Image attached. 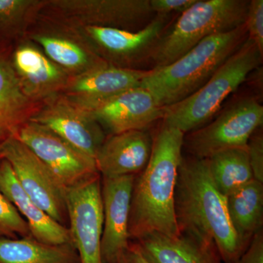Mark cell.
Listing matches in <instances>:
<instances>
[{
  "label": "cell",
  "instance_id": "1",
  "mask_svg": "<svg viewBox=\"0 0 263 263\" xmlns=\"http://www.w3.org/2000/svg\"><path fill=\"white\" fill-rule=\"evenodd\" d=\"M184 134L162 126L153 138L150 160L135 177L132 192L129 236L136 241L152 233L180 235L175 215V190L183 158Z\"/></svg>",
  "mask_w": 263,
  "mask_h": 263
},
{
  "label": "cell",
  "instance_id": "2",
  "mask_svg": "<svg viewBox=\"0 0 263 263\" xmlns=\"http://www.w3.org/2000/svg\"><path fill=\"white\" fill-rule=\"evenodd\" d=\"M175 215L180 233L214 243L224 263L246 250L230 223L227 197L213 181L205 159L183 157L175 190Z\"/></svg>",
  "mask_w": 263,
  "mask_h": 263
},
{
  "label": "cell",
  "instance_id": "3",
  "mask_svg": "<svg viewBox=\"0 0 263 263\" xmlns=\"http://www.w3.org/2000/svg\"><path fill=\"white\" fill-rule=\"evenodd\" d=\"M247 38L245 24L205 38L173 63L151 69L141 86L164 108L179 103L202 87Z\"/></svg>",
  "mask_w": 263,
  "mask_h": 263
},
{
  "label": "cell",
  "instance_id": "4",
  "mask_svg": "<svg viewBox=\"0 0 263 263\" xmlns=\"http://www.w3.org/2000/svg\"><path fill=\"white\" fill-rule=\"evenodd\" d=\"M262 57L257 46L247 38L202 87L164 108L163 125L176 128L185 135L208 124L224 100L260 66Z\"/></svg>",
  "mask_w": 263,
  "mask_h": 263
},
{
  "label": "cell",
  "instance_id": "5",
  "mask_svg": "<svg viewBox=\"0 0 263 263\" xmlns=\"http://www.w3.org/2000/svg\"><path fill=\"white\" fill-rule=\"evenodd\" d=\"M249 5L247 0H197L159 40L151 56L152 69L173 63L205 38L243 25Z\"/></svg>",
  "mask_w": 263,
  "mask_h": 263
},
{
  "label": "cell",
  "instance_id": "6",
  "mask_svg": "<svg viewBox=\"0 0 263 263\" xmlns=\"http://www.w3.org/2000/svg\"><path fill=\"white\" fill-rule=\"evenodd\" d=\"M262 123L263 107L258 100L242 99L212 122L185 134L183 148L191 157L207 159L222 151L247 148Z\"/></svg>",
  "mask_w": 263,
  "mask_h": 263
},
{
  "label": "cell",
  "instance_id": "7",
  "mask_svg": "<svg viewBox=\"0 0 263 263\" xmlns=\"http://www.w3.org/2000/svg\"><path fill=\"white\" fill-rule=\"evenodd\" d=\"M15 138L42 161L67 191L100 176L94 159L41 124L29 121Z\"/></svg>",
  "mask_w": 263,
  "mask_h": 263
},
{
  "label": "cell",
  "instance_id": "8",
  "mask_svg": "<svg viewBox=\"0 0 263 263\" xmlns=\"http://www.w3.org/2000/svg\"><path fill=\"white\" fill-rule=\"evenodd\" d=\"M0 155L9 162L21 186L34 203L62 226L69 224L67 190L42 161L15 137L0 146Z\"/></svg>",
  "mask_w": 263,
  "mask_h": 263
},
{
  "label": "cell",
  "instance_id": "9",
  "mask_svg": "<svg viewBox=\"0 0 263 263\" xmlns=\"http://www.w3.org/2000/svg\"><path fill=\"white\" fill-rule=\"evenodd\" d=\"M170 21L169 16L156 15L138 31L86 25L84 32L94 45L95 51L108 64L138 69L143 62H150L152 51L168 28Z\"/></svg>",
  "mask_w": 263,
  "mask_h": 263
},
{
  "label": "cell",
  "instance_id": "10",
  "mask_svg": "<svg viewBox=\"0 0 263 263\" xmlns=\"http://www.w3.org/2000/svg\"><path fill=\"white\" fill-rule=\"evenodd\" d=\"M72 101L92 116L102 127L110 132V135L146 130L164 117L163 107L149 91L142 86L101 101Z\"/></svg>",
  "mask_w": 263,
  "mask_h": 263
},
{
  "label": "cell",
  "instance_id": "11",
  "mask_svg": "<svg viewBox=\"0 0 263 263\" xmlns=\"http://www.w3.org/2000/svg\"><path fill=\"white\" fill-rule=\"evenodd\" d=\"M69 226L80 263H103L101 177L67 191Z\"/></svg>",
  "mask_w": 263,
  "mask_h": 263
},
{
  "label": "cell",
  "instance_id": "12",
  "mask_svg": "<svg viewBox=\"0 0 263 263\" xmlns=\"http://www.w3.org/2000/svg\"><path fill=\"white\" fill-rule=\"evenodd\" d=\"M44 103L30 121L51 129L95 160L105 136L95 118L64 95H57Z\"/></svg>",
  "mask_w": 263,
  "mask_h": 263
},
{
  "label": "cell",
  "instance_id": "13",
  "mask_svg": "<svg viewBox=\"0 0 263 263\" xmlns=\"http://www.w3.org/2000/svg\"><path fill=\"white\" fill-rule=\"evenodd\" d=\"M48 3L84 26L138 31L156 16L150 0H55Z\"/></svg>",
  "mask_w": 263,
  "mask_h": 263
},
{
  "label": "cell",
  "instance_id": "14",
  "mask_svg": "<svg viewBox=\"0 0 263 263\" xmlns=\"http://www.w3.org/2000/svg\"><path fill=\"white\" fill-rule=\"evenodd\" d=\"M135 177V175H129L102 179L101 254L103 263L113 262L130 243L129 219Z\"/></svg>",
  "mask_w": 263,
  "mask_h": 263
},
{
  "label": "cell",
  "instance_id": "15",
  "mask_svg": "<svg viewBox=\"0 0 263 263\" xmlns=\"http://www.w3.org/2000/svg\"><path fill=\"white\" fill-rule=\"evenodd\" d=\"M153 138L146 130H131L110 135L99 149L95 163L103 178L140 174L152 155Z\"/></svg>",
  "mask_w": 263,
  "mask_h": 263
},
{
  "label": "cell",
  "instance_id": "16",
  "mask_svg": "<svg viewBox=\"0 0 263 263\" xmlns=\"http://www.w3.org/2000/svg\"><path fill=\"white\" fill-rule=\"evenodd\" d=\"M24 92L39 103L60 95L70 76L30 44L15 50L12 62Z\"/></svg>",
  "mask_w": 263,
  "mask_h": 263
},
{
  "label": "cell",
  "instance_id": "17",
  "mask_svg": "<svg viewBox=\"0 0 263 263\" xmlns=\"http://www.w3.org/2000/svg\"><path fill=\"white\" fill-rule=\"evenodd\" d=\"M0 192L27 221L33 238L46 245L74 246L69 228L52 219L34 203L5 159L0 161Z\"/></svg>",
  "mask_w": 263,
  "mask_h": 263
},
{
  "label": "cell",
  "instance_id": "18",
  "mask_svg": "<svg viewBox=\"0 0 263 263\" xmlns=\"http://www.w3.org/2000/svg\"><path fill=\"white\" fill-rule=\"evenodd\" d=\"M151 69H129L107 65L71 77L64 95L79 102H98L141 86Z\"/></svg>",
  "mask_w": 263,
  "mask_h": 263
},
{
  "label": "cell",
  "instance_id": "19",
  "mask_svg": "<svg viewBox=\"0 0 263 263\" xmlns=\"http://www.w3.org/2000/svg\"><path fill=\"white\" fill-rule=\"evenodd\" d=\"M136 242L155 263H224L214 243L187 233L177 237L152 233Z\"/></svg>",
  "mask_w": 263,
  "mask_h": 263
},
{
  "label": "cell",
  "instance_id": "20",
  "mask_svg": "<svg viewBox=\"0 0 263 263\" xmlns=\"http://www.w3.org/2000/svg\"><path fill=\"white\" fill-rule=\"evenodd\" d=\"M37 104L24 92L12 62L0 55V146L30 121Z\"/></svg>",
  "mask_w": 263,
  "mask_h": 263
},
{
  "label": "cell",
  "instance_id": "21",
  "mask_svg": "<svg viewBox=\"0 0 263 263\" xmlns=\"http://www.w3.org/2000/svg\"><path fill=\"white\" fill-rule=\"evenodd\" d=\"M231 226L240 243L247 249L262 230L263 183L253 179L227 197Z\"/></svg>",
  "mask_w": 263,
  "mask_h": 263
},
{
  "label": "cell",
  "instance_id": "22",
  "mask_svg": "<svg viewBox=\"0 0 263 263\" xmlns=\"http://www.w3.org/2000/svg\"><path fill=\"white\" fill-rule=\"evenodd\" d=\"M33 39L42 46L45 54L70 77L108 64L94 49L84 47L72 38L59 34H39Z\"/></svg>",
  "mask_w": 263,
  "mask_h": 263
},
{
  "label": "cell",
  "instance_id": "23",
  "mask_svg": "<svg viewBox=\"0 0 263 263\" xmlns=\"http://www.w3.org/2000/svg\"><path fill=\"white\" fill-rule=\"evenodd\" d=\"M0 263H80L74 246L50 245L33 238H0Z\"/></svg>",
  "mask_w": 263,
  "mask_h": 263
},
{
  "label": "cell",
  "instance_id": "24",
  "mask_svg": "<svg viewBox=\"0 0 263 263\" xmlns=\"http://www.w3.org/2000/svg\"><path fill=\"white\" fill-rule=\"evenodd\" d=\"M247 148L222 151L205 159L213 181L226 197L254 179Z\"/></svg>",
  "mask_w": 263,
  "mask_h": 263
},
{
  "label": "cell",
  "instance_id": "25",
  "mask_svg": "<svg viewBox=\"0 0 263 263\" xmlns=\"http://www.w3.org/2000/svg\"><path fill=\"white\" fill-rule=\"evenodd\" d=\"M32 236L28 224L18 211L0 192V238Z\"/></svg>",
  "mask_w": 263,
  "mask_h": 263
},
{
  "label": "cell",
  "instance_id": "26",
  "mask_svg": "<svg viewBox=\"0 0 263 263\" xmlns=\"http://www.w3.org/2000/svg\"><path fill=\"white\" fill-rule=\"evenodd\" d=\"M42 3L36 0H0V31L18 27L32 9Z\"/></svg>",
  "mask_w": 263,
  "mask_h": 263
},
{
  "label": "cell",
  "instance_id": "27",
  "mask_svg": "<svg viewBox=\"0 0 263 263\" xmlns=\"http://www.w3.org/2000/svg\"><path fill=\"white\" fill-rule=\"evenodd\" d=\"M248 37L258 48L263 55V1H249L248 12L245 22Z\"/></svg>",
  "mask_w": 263,
  "mask_h": 263
},
{
  "label": "cell",
  "instance_id": "28",
  "mask_svg": "<svg viewBox=\"0 0 263 263\" xmlns=\"http://www.w3.org/2000/svg\"><path fill=\"white\" fill-rule=\"evenodd\" d=\"M249 162L254 179L263 183V137L262 133L253 135L247 144Z\"/></svg>",
  "mask_w": 263,
  "mask_h": 263
},
{
  "label": "cell",
  "instance_id": "29",
  "mask_svg": "<svg viewBox=\"0 0 263 263\" xmlns=\"http://www.w3.org/2000/svg\"><path fill=\"white\" fill-rule=\"evenodd\" d=\"M197 0H150L155 15L171 16L174 13H183L196 3Z\"/></svg>",
  "mask_w": 263,
  "mask_h": 263
},
{
  "label": "cell",
  "instance_id": "30",
  "mask_svg": "<svg viewBox=\"0 0 263 263\" xmlns=\"http://www.w3.org/2000/svg\"><path fill=\"white\" fill-rule=\"evenodd\" d=\"M228 263H263L262 230L254 235L239 257Z\"/></svg>",
  "mask_w": 263,
  "mask_h": 263
},
{
  "label": "cell",
  "instance_id": "31",
  "mask_svg": "<svg viewBox=\"0 0 263 263\" xmlns=\"http://www.w3.org/2000/svg\"><path fill=\"white\" fill-rule=\"evenodd\" d=\"M111 263H155L143 253L141 247L136 241H130L125 250L114 259Z\"/></svg>",
  "mask_w": 263,
  "mask_h": 263
},
{
  "label": "cell",
  "instance_id": "32",
  "mask_svg": "<svg viewBox=\"0 0 263 263\" xmlns=\"http://www.w3.org/2000/svg\"><path fill=\"white\" fill-rule=\"evenodd\" d=\"M3 157H2V155H0V161H1L2 160H3Z\"/></svg>",
  "mask_w": 263,
  "mask_h": 263
}]
</instances>
